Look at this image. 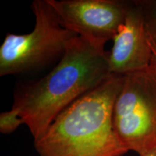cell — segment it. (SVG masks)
I'll return each mask as SVG.
<instances>
[{"label":"cell","instance_id":"1","mask_svg":"<svg viewBox=\"0 0 156 156\" xmlns=\"http://www.w3.org/2000/svg\"><path fill=\"white\" fill-rule=\"evenodd\" d=\"M108 55L103 46L77 36L49 73L15 90L12 108L28 126L34 141L64 110L113 75Z\"/></svg>","mask_w":156,"mask_h":156},{"label":"cell","instance_id":"2","mask_svg":"<svg viewBox=\"0 0 156 156\" xmlns=\"http://www.w3.org/2000/svg\"><path fill=\"white\" fill-rule=\"evenodd\" d=\"M124 75H112L64 110L34 141L40 156H122L128 151L113 127V108Z\"/></svg>","mask_w":156,"mask_h":156},{"label":"cell","instance_id":"3","mask_svg":"<svg viewBox=\"0 0 156 156\" xmlns=\"http://www.w3.org/2000/svg\"><path fill=\"white\" fill-rule=\"evenodd\" d=\"M34 28L26 34L8 33L0 47V75L38 69L59 58L77 35L64 28L48 0H34Z\"/></svg>","mask_w":156,"mask_h":156},{"label":"cell","instance_id":"4","mask_svg":"<svg viewBox=\"0 0 156 156\" xmlns=\"http://www.w3.org/2000/svg\"><path fill=\"white\" fill-rule=\"evenodd\" d=\"M113 127L127 151L142 155L156 147V58L141 71L124 75L115 101Z\"/></svg>","mask_w":156,"mask_h":156},{"label":"cell","instance_id":"5","mask_svg":"<svg viewBox=\"0 0 156 156\" xmlns=\"http://www.w3.org/2000/svg\"><path fill=\"white\" fill-rule=\"evenodd\" d=\"M62 26L95 44L114 40L132 1L48 0Z\"/></svg>","mask_w":156,"mask_h":156},{"label":"cell","instance_id":"6","mask_svg":"<svg viewBox=\"0 0 156 156\" xmlns=\"http://www.w3.org/2000/svg\"><path fill=\"white\" fill-rule=\"evenodd\" d=\"M108 62L113 75H127L146 69L153 58L145 15L137 0L132 1L114 38Z\"/></svg>","mask_w":156,"mask_h":156},{"label":"cell","instance_id":"7","mask_svg":"<svg viewBox=\"0 0 156 156\" xmlns=\"http://www.w3.org/2000/svg\"><path fill=\"white\" fill-rule=\"evenodd\" d=\"M145 15L148 34L156 42V0H137Z\"/></svg>","mask_w":156,"mask_h":156},{"label":"cell","instance_id":"8","mask_svg":"<svg viewBox=\"0 0 156 156\" xmlns=\"http://www.w3.org/2000/svg\"><path fill=\"white\" fill-rule=\"evenodd\" d=\"M22 124H24V122L15 109L11 108L0 114V132L2 133L10 134Z\"/></svg>","mask_w":156,"mask_h":156},{"label":"cell","instance_id":"9","mask_svg":"<svg viewBox=\"0 0 156 156\" xmlns=\"http://www.w3.org/2000/svg\"><path fill=\"white\" fill-rule=\"evenodd\" d=\"M150 44H151V47L152 51H153V56H155V58H156V42L151 38V36H150Z\"/></svg>","mask_w":156,"mask_h":156},{"label":"cell","instance_id":"10","mask_svg":"<svg viewBox=\"0 0 156 156\" xmlns=\"http://www.w3.org/2000/svg\"><path fill=\"white\" fill-rule=\"evenodd\" d=\"M140 156H156V147L153 148V149H152L151 151H148L146 153Z\"/></svg>","mask_w":156,"mask_h":156}]
</instances>
